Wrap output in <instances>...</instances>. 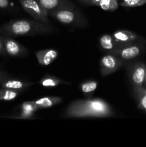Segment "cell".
Wrapping results in <instances>:
<instances>
[{
  "label": "cell",
  "instance_id": "cell-1",
  "mask_svg": "<svg viewBox=\"0 0 146 147\" xmlns=\"http://www.w3.org/2000/svg\"><path fill=\"white\" fill-rule=\"evenodd\" d=\"M116 113L107 102L101 98L80 99L72 102L64 111V118H110Z\"/></svg>",
  "mask_w": 146,
  "mask_h": 147
},
{
  "label": "cell",
  "instance_id": "cell-2",
  "mask_svg": "<svg viewBox=\"0 0 146 147\" xmlns=\"http://www.w3.org/2000/svg\"><path fill=\"white\" fill-rule=\"evenodd\" d=\"M55 31L51 24L35 20H14L0 27V32L7 36H35L47 34Z\"/></svg>",
  "mask_w": 146,
  "mask_h": 147
},
{
  "label": "cell",
  "instance_id": "cell-3",
  "mask_svg": "<svg viewBox=\"0 0 146 147\" xmlns=\"http://www.w3.org/2000/svg\"><path fill=\"white\" fill-rule=\"evenodd\" d=\"M48 15L65 25L77 27H84L87 24L86 17L81 11L74 7H64L52 10Z\"/></svg>",
  "mask_w": 146,
  "mask_h": 147
},
{
  "label": "cell",
  "instance_id": "cell-4",
  "mask_svg": "<svg viewBox=\"0 0 146 147\" xmlns=\"http://www.w3.org/2000/svg\"><path fill=\"white\" fill-rule=\"evenodd\" d=\"M23 9L35 20L50 24L48 18V11L40 4L37 0H19Z\"/></svg>",
  "mask_w": 146,
  "mask_h": 147
},
{
  "label": "cell",
  "instance_id": "cell-5",
  "mask_svg": "<svg viewBox=\"0 0 146 147\" xmlns=\"http://www.w3.org/2000/svg\"><path fill=\"white\" fill-rule=\"evenodd\" d=\"M145 42L143 40L138 42L123 46L118 50L113 52L112 54L117 56L125 63H127L140 57L145 51Z\"/></svg>",
  "mask_w": 146,
  "mask_h": 147
},
{
  "label": "cell",
  "instance_id": "cell-6",
  "mask_svg": "<svg viewBox=\"0 0 146 147\" xmlns=\"http://www.w3.org/2000/svg\"><path fill=\"white\" fill-rule=\"evenodd\" d=\"M127 76L132 87L143 86L146 73V63L134 62L127 65Z\"/></svg>",
  "mask_w": 146,
  "mask_h": 147
},
{
  "label": "cell",
  "instance_id": "cell-7",
  "mask_svg": "<svg viewBox=\"0 0 146 147\" xmlns=\"http://www.w3.org/2000/svg\"><path fill=\"white\" fill-rule=\"evenodd\" d=\"M126 63L112 53H107L104 55L100 61V72L102 77L109 76L125 66Z\"/></svg>",
  "mask_w": 146,
  "mask_h": 147
},
{
  "label": "cell",
  "instance_id": "cell-8",
  "mask_svg": "<svg viewBox=\"0 0 146 147\" xmlns=\"http://www.w3.org/2000/svg\"><path fill=\"white\" fill-rule=\"evenodd\" d=\"M4 49L7 55L11 57H24L28 53V50L24 46L13 40L9 36H1Z\"/></svg>",
  "mask_w": 146,
  "mask_h": 147
},
{
  "label": "cell",
  "instance_id": "cell-9",
  "mask_svg": "<svg viewBox=\"0 0 146 147\" xmlns=\"http://www.w3.org/2000/svg\"><path fill=\"white\" fill-rule=\"evenodd\" d=\"M113 36L116 42L121 47L127 45L133 44L144 40V39L137 33L126 30L115 31L113 34Z\"/></svg>",
  "mask_w": 146,
  "mask_h": 147
},
{
  "label": "cell",
  "instance_id": "cell-10",
  "mask_svg": "<svg viewBox=\"0 0 146 147\" xmlns=\"http://www.w3.org/2000/svg\"><path fill=\"white\" fill-rule=\"evenodd\" d=\"M34 83L27 80H20L17 78H12L9 77L0 83V87L4 88L12 89V90L22 91L29 86H33Z\"/></svg>",
  "mask_w": 146,
  "mask_h": 147
},
{
  "label": "cell",
  "instance_id": "cell-11",
  "mask_svg": "<svg viewBox=\"0 0 146 147\" xmlns=\"http://www.w3.org/2000/svg\"><path fill=\"white\" fill-rule=\"evenodd\" d=\"M57 56H58V52L54 49H45L36 53V57L39 63L44 66L51 64L57 58Z\"/></svg>",
  "mask_w": 146,
  "mask_h": 147
},
{
  "label": "cell",
  "instance_id": "cell-12",
  "mask_svg": "<svg viewBox=\"0 0 146 147\" xmlns=\"http://www.w3.org/2000/svg\"><path fill=\"white\" fill-rule=\"evenodd\" d=\"M47 11L64 7H74V4L70 0H37Z\"/></svg>",
  "mask_w": 146,
  "mask_h": 147
},
{
  "label": "cell",
  "instance_id": "cell-13",
  "mask_svg": "<svg viewBox=\"0 0 146 147\" xmlns=\"http://www.w3.org/2000/svg\"><path fill=\"white\" fill-rule=\"evenodd\" d=\"M100 45L104 51L109 53H113L121 47L116 42L113 34H103L100 37Z\"/></svg>",
  "mask_w": 146,
  "mask_h": 147
},
{
  "label": "cell",
  "instance_id": "cell-14",
  "mask_svg": "<svg viewBox=\"0 0 146 147\" xmlns=\"http://www.w3.org/2000/svg\"><path fill=\"white\" fill-rule=\"evenodd\" d=\"M62 100V98L58 96H47V97L42 98L34 101L40 109H46V108L52 107L55 105L61 103Z\"/></svg>",
  "mask_w": 146,
  "mask_h": 147
},
{
  "label": "cell",
  "instance_id": "cell-15",
  "mask_svg": "<svg viewBox=\"0 0 146 147\" xmlns=\"http://www.w3.org/2000/svg\"><path fill=\"white\" fill-rule=\"evenodd\" d=\"M98 83L96 80H90L83 82L80 86V90L86 98H91L97 89Z\"/></svg>",
  "mask_w": 146,
  "mask_h": 147
},
{
  "label": "cell",
  "instance_id": "cell-16",
  "mask_svg": "<svg viewBox=\"0 0 146 147\" xmlns=\"http://www.w3.org/2000/svg\"><path fill=\"white\" fill-rule=\"evenodd\" d=\"M132 91L139 109L146 112V93L143 90V86L133 88Z\"/></svg>",
  "mask_w": 146,
  "mask_h": 147
},
{
  "label": "cell",
  "instance_id": "cell-17",
  "mask_svg": "<svg viewBox=\"0 0 146 147\" xmlns=\"http://www.w3.org/2000/svg\"><path fill=\"white\" fill-rule=\"evenodd\" d=\"M39 83L41 86L47 88H54L56 87V86H60L61 84H69V83H67V82L64 81V80H61V79L58 78L54 77V76H49V75L44 76L40 80Z\"/></svg>",
  "mask_w": 146,
  "mask_h": 147
},
{
  "label": "cell",
  "instance_id": "cell-18",
  "mask_svg": "<svg viewBox=\"0 0 146 147\" xmlns=\"http://www.w3.org/2000/svg\"><path fill=\"white\" fill-rule=\"evenodd\" d=\"M20 93L21 91L19 90L0 88V100H4V101L13 100L17 98Z\"/></svg>",
  "mask_w": 146,
  "mask_h": 147
},
{
  "label": "cell",
  "instance_id": "cell-19",
  "mask_svg": "<svg viewBox=\"0 0 146 147\" xmlns=\"http://www.w3.org/2000/svg\"><path fill=\"white\" fill-rule=\"evenodd\" d=\"M119 5L120 3L118 0H100L97 4L102 9L109 11L117 10L119 8Z\"/></svg>",
  "mask_w": 146,
  "mask_h": 147
},
{
  "label": "cell",
  "instance_id": "cell-20",
  "mask_svg": "<svg viewBox=\"0 0 146 147\" xmlns=\"http://www.w3.org/2000/svg\"><path fill=\"white\" fill-rule=\"evenodd\" d=\"M146 4V0H121L120 5L128 8L140 7Z\"/></svg>",
  "mask_w": 146,
  "mask_h": 147
},
{
  "label": "cell",
  "instance_id": "cell-21",
  "mask_svg": "<svg viewBox=\"0 0 146 147\" xmlns=\"http://www.w3.org/2000/svg\"><path fill=\"white\" fill-rule=\"evenodd\" d=\"M20 109L21 110L29 111L36 112L37 110L40 109L39 106L36 104L34 100H31V101H25L22 103L20 106Z\"/></svg>",
  "mask_w": 146,
  "mask_h": 147
},
{
  "label": "cell",
  "instance_id": "cell-22",
  "mask_svg": "<svg viewBox=\"0 0 146 147\" xmlns=\"http://www.w3.org/2000/svg\"><path fill=\"white\" fill-rule=\"evenodd\" d=\"M14 5L11 0H0V9L4 10L14 9Z\"/></svg>",
  "mask_w": 146,
  "mask_h": 147
},
{
  "label": "cell",
  "instance_id": "cell-23",
  "mask_svg": "<svg viewBox=\"0 0 146 147\" xmlns=\"http://www.w3.org/2000/svg\"><path fill=\"white\" fill-rule=\"evenodd\" d=\"M34 116V112L29 111H26V110H21V112L17 116H14L15 118L17 119H32Z\"/></svg>",
  "mask_w": 146,
  "mask_h": 147
},
{
  "label": "cell",
  "instance_id": "cell-24",
  "mask_svg": "<svg viewBox=\"0 0 146 147\" xmlns=\"http://www.w3.org/2000/svg\"><path fill=\"white\" fill-rule=\"evenodd\" d=\"M81 4L87 6H97L100 0H78Z\"/></svg>",
  "mask_w": 146,
  "mask_h": 147
},
{
  "label": "cell",
  "instance_id": "cell-25",
  "mask_svg": "<svg viewBox=\"0 0 146 147\" xmlns=\"http://www.w3.org/2000/svg\"><path fill=\"white\" fill-rule=\"evenodd\" d=\"M9 77H10V76L7 73V72L3 71V70H0V83Z\"/></svg>",
  "mask_w": 146,
  "mask_h": 147
},
{
  "label": "cell",
  "instance_id": "cell-26",
  "mask_svg": "<svg viewBox=\"0 0 146 147\" xmlns=\"http://www.w3.org/2000/svg\"><path fill=\"white\" fill-rule=\"evenodd\" d=\"M7 55V53H6L5 49H4L2 37L0 36V55Z\"/></svg>",
  "mask_w": 146,
  "mask_h": 147
},
{
  "label": "cell",
  "instance_id": "cell-27",
  "mask_svg": "<svg viewBox=\"0 0 146 147\" xmlns=\"http://www.w3.org/2000/svg\"><path fill=\"white\" fill-rule=\"evenodd\" d=\"M143 87H146V73H145V76L144 83H143Z\"/></svg>",
  "mask_w": 146,
  "mask_h": 147
},
{
  "label": "cell",
  "instance_id": "cell-28",
  "mask_svg": "<svg viewBox=\"0 0 146 147\" xmlns=\"http://www.w3.org/2000/svg\"><path fill=\"white\" fill-rule=\"evenodd\" d=\"M143 90H144L145 93H146V87H143Z\"/></svg>",
  "mask_w": 146,
  "mask_h": 147
},
{
  "label": "cell",
  "instance_id": "cell-29",
  "mask_svg": "<svg viewBox=\"0 0 146 147\" xmlns=\"http://www.w3.org/2000/svg\"><path fill=\"white\" fill-rule=\"evenodd\" d=\"M118 1H120V0H118Z\"/></svg>",
  "mask_w": 146,
  "mask_h": 147
}]
</instances>
